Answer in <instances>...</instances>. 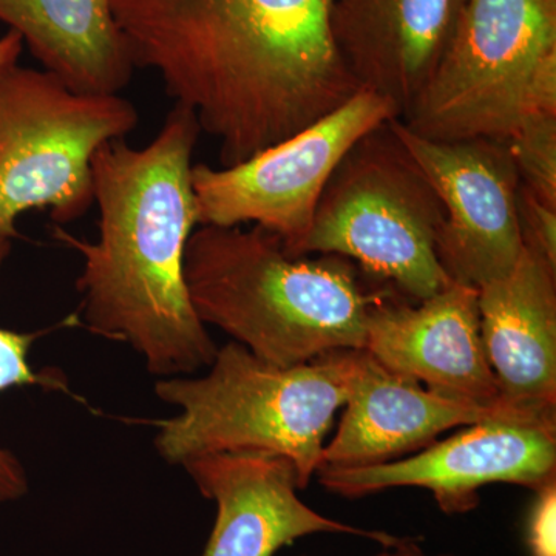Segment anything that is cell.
<instances>
[{"instance_id": "277c9868", "label": "cell", "mask_w": 556, "mask_h": 556, "mask_svg": "<svg viewBox=\"0 0 556 556\" xmlns=\"http://www.w3.org/2000/svg\"><path fill=\"white\" fill-rule=\"evenodd\" d=\"M354 350L277 367L237 342L218 348L201 378L160 380V401L179 408L159 422L155 447L169 464L225 452L288 457L300 486L316 477L334 417L345 405Z\"/></svg>"}, {"instance_id": "5bb4252c", "label": "cell", "mask_w": 556, "mask_h": 556, "mask_svg": "<svg viewBox=\"0 0 556 556\" xmlns=\"http://www.w3.org/2000/svg\"><path fill=\"white\" fill-rule=\"evenodd\" d=\"M467 0H332L331 31L361 89L412 108L444 58Z\"/></svg>"}, {"instance_id": "5b68a950", "label": "cell", "mask_w": 556, "mask_h": 556, "mask_svg": "<svg viewBox=\"0 0 556 556\" xmlns=\"http://www.w3.org/2000/svg\"><path fill=\"white\" fill-rule=\"evenodd\" d=\"M541 115H556V0H467L444 58L401 121L439 141H506Z\"/></svg>"}, {"instance_id": "ba28073f", "label": "cell", "mask_w": 556, "mask_h": 556, "mask_svg": "<svg viewBox=\"0 0 556 556\" xmlns=\"http://www.w3.org/2000/svg\"><path fill=\"white\" fill-rule=\"evenodd\" d=\"M399 118L386 98L361 89L306 129L233 164L192 167L201 226H254L268 230L288 254L299 251L321 193L348 150L387 121Z\"/></svg>"}, {"instance_id": "7402d4cb", "label": "cell", "mask_w": 556, "mask_h": 556, "mask_svg": "<svg viewBox=\"0 0 556 556\" xmlns=\"http://www.w3.org/2000/svg\"><path fill=\"white\" fill-rule=\"evenodd\" d=\"M368 556H456L453 554H430V552L424 551L415 540H408V538H402L399 543L393 546L382 547V551L375 555Z\"/></svg>"}, {"instance_id": "44dd1931", "label": "cell", "mask_w": 556, "mask_h": 556, "mask_svg": "<svg viewBox=\"0 0 556 556\" xmlns=\"http://www.w3.org/2000/svg\"><path fill=\"white\" fill-rule=\"evenodd\" d=\"M22 49H24V42L16 31L9 30L0 36V70L17 64Z\"/></svg>"}, {"instance_id": "8fae6325", "label": "cell", "mask_w": 556, "mask_h": 556, "mask_svg": "<svg viewBox=\"0 0 556 556\" xmlns=\"http://www.w3.org/2000/svg\"><path fill=\"white\" fill-rule=\"evenodd\" d=\"M342 419L321 452L320 467L390 463L434 444L445 431L486 420L556 427V415L508 404H468L441 396L417 380L383 367L367 350H354Z\"/></svg>"}, {"instance_id": "30bf717a", "label": "cell", "mask_w": 556, "mask_h": 556, "mask_svg": "<svg viewBox=\"0 0 556 556\" xmlns=\"http://www.w3.org/2000/svg\"><path fill=\"white\" fill-rule=\"evenodd\" d=\"M316 478L328 492L350 500L419 486L430 490L444 514L463 515L478 507L482 486L515 484L536 492L556 481V427L486 420L413 456L367 467H320Z\"/></svg>"}, {"instance_id": "8992f818", "label": "cell", "mask_w": 556, "mask_h": 556, "mask_svg": "<svg viewBox=\"0 0 556 556\" xmlns=\"http://www.w3.org/2000/svg\"><path fill=\"white\" fill-rule=\"evenodd\" d=\"M444 218L437 189L390 119L340 161L299 255H340L420 302L452 283L437 252Z\"/></svg>"}, {"instance_id": "52a82bcc", "label": "cell", "mask_w": 556, "mask_h": 556, "mask_svg": "<svg viewBox=\"0 0 556 556\" xmlns=\"http://www.w3.org/2000/svg\"><path fill=\"white\" fill-rule=\"evenodd\" d=\"M138 124L137 108L119 93L73 90L47 70H0V239L20 236L25 212L49 208L56 225L86 215L94 153Z\"/></svg>"}, {"instance_id": "e0dca14e", "label": "cell", "mask_w": 556, "mask_h": 556, "mask_svg": "<svg viewBox=\"0 0 556 556\" xmlns=\"http://www.w3.org/2000/svg\"><path fill=\"white\" fill-rule=\"evenodd\" d=\"M10 240L0 239V268L9 257ZM38 332H20L0 328V393L14 387H62L54 376L38 375L28 362L33 342ZM28 478L20 459L0 447V503L20 500L27 495Z\"/></svg>"}, {"instance_id": "9c48e42d", "label": "cell", "mask_w": 556, "mask_h": 556, "mask_svg": "<svg viewBox=\"0 0 556 556\" xmlns=\"http://www.w3.org/2000/svg\"><path fill=\"white\" fill-rule=\"evenodd\" d=\"M391 126L445 208L437 252L450 280L479 289L506 277L525 251L517 208L521 179L506 141H439L413 134L399 118Z\"/></svg>"}, {"instance_id": "3957f363", "label": "cell", "mask_w": 556, "mask_h": 556, "mask_svg": "<svg viewBox=\"0 0 556 556\" xmlns=\"http://www.w3.org/2000/svg\"><path fill=\"white\" fill-rule=\"evenodd\" d=\"M340 255L288 254L268 230L201 226L190 236L185 278L190 303L255 357L294 367L365 345L369 314L393 287Z\"/></svg>"}, {"instance_id": "7a4b0ae2", "label": "cell", "mask_w": 556, "mask_h": 556, "mask_svg": "<svg viewBox=\"0 0 556 556\" xmlns=\"http://www.w3.org/2000/svg\"><path fill=\"white\" fill-rule=\"evenodd\" d=\"M201 130L175 104L144 148L108 142L91 161L100 212L97 241L54 226V239L84 258L78 291L93 334L129 343L155 376L208 367L218 348L190 303L185 255L199 223L192 155Z\"/></svg>"}, {"instance_id": "2e32d148", "label": "cell", "mask_w": 556, "mask_h": 556, "mask_svg": "<svg viewBox=\"0 0 556 556\" xmlns=\"http://www.w3.org/2000/svg\"><path fill=\"white\" fill-rule=\"evenodd\" d=\"M0 22L70 89L118 94L129 86L135 65L112 0H0Z\"/></svg>"}, {"instance_id": "ac0fdd59", "label": "cell", "mask_w": 556, "mask_h": 556, "mask_svg": "<svg viewBox=\"0 0 556 556\" xmlns=\"http://www.w3.org/2000/svg\"><path fill=\"white\" fill-rule=\"evenodd\" d=\"M506 144L521 185L556 207V115L527 119Z\"/></svg>"}, {"instance_id": "d6986e66", "label": "cell", "mask_w": 556, "mask_h": 556, "mask_svg": "<svg viewBox=\"0 0 556 556\" xmlns=\"http://www.w3.org/2000/svg\"><path fill=\"white\" fill-rule=\"evenodd\" d=\"M517 208L522 244L556 268V207L519 182Z\"/></svg>"}, {"instance_id": "9a60e30c", "label": "cell", "mask_w": 556, "mask_h": 556, "mask_svg": "<svg viewBox=\"0 0 556 556\" xmlns=\"http://www.w3.org/2000/svg\"><path fill=\"white\" fill-rule=\"evenodd\" d=\"M482 345L511 407L556 415V268L525 248L515 268L478 289Z\"/></svg>"}, {"instance_id": "7c38bea8", "label": "cell", "mask_w": 556, "mask_h": 556, "mask_svg": "<svg viewBox=\"0 0 556 556\" xmlns=\"http://www.w3.org/2000/svg\"><path fill=\"white\" fill-rule=\"evenodd\" d=\"M201 495L217 504V519L201 556H274L300 538L336 533L382 547L401 536L325 517L300 500L298 468L265 452H225L182 464Z\"/></svg>"}, {"instance_id": "ffe728a7", "label": "cell", "mask_w": 556, "mask_h": 556, "mask_svg": "<svg viewBox=\"0 0 556 556\" xmlns=\"http://www.w3.org/2000/svg\"><path fill=\"white\" fill-rule=\"evenodd\" d=\"M527 546L532 556H556V481L536 490L527 522Z\"/></svg>"}, {"instance_id": "6da1fadb", "label": "cell", "mask_w": 556, "mask_h": 556, "mask_svg": "<svg viewBox=\"0 0 556 556\" xmlns=\"http://www.w3.org/2000/svg\"><path fill=\"white\" fill-rule=\"evenodd\" d=\"M332 0H112L135 67L243 163L361 90L331 31Z\"/></svg>"}, {"instance_id": "4fadbf2b", "label": "cell", "mask_w": 556, "mask_h": 556, "mask_svg": "<svg viewBox=\"0 0 556 556\" xmlns=\"http://www.w3.org/2000/svg\"><path fill=\"white\" fill-rule=\"evenodd\" d=\"M393 292L369 314L364 350L441 396L484 407L503 404L482 345L478 289L452 281L420 302Z\"/></svg>"}]
</instances>
